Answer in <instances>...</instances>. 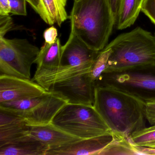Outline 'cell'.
<instances>
[{
  "label": "cell",
  "mask_w": 155,
  "mask_h": 155,
  "mask_svg": "<svg viewBox=\"0 0 155 155\" xmlns=\"http://www.w3.org/2000/svg\"><path fill=\"white\" fill-rule=\"evenodd\" d=\"M10 13L16 15H27L26 0H9Z\"/></svg>",
  "instance_id": "cell-21"
},
{
  "label": "cell",
  "mask_w": 155,
  "mask_h": 155,
  "mask_svg": "<svg viewBox=\"0 0 155 155\" xmlns=\"http://www.w3.org/2000/svg\"><path fill=\"white\" fill-rule=\"evenodd\" d=\"M14 24L12 18L8 16L0 15V38H4L12 29Z\"/></svg>",
  "instance_id": "cell-23"
},
{
  "label": "cell",
  "mask_w": 155,
  "mask_h": 155,
  "mask_svg": "<svg viewBox=\"0 0 155 155\" xmlns=\"http://www.w3.org/2000/svg\"><path fill=\"white\" fill-rule=\"evenodd\" d=\"M128 138L135 146L155 148V125L134 132Z\"/></svg>",
  "instance_id": "cell-19"
},
{
  "label": "cell",
  "mask_w": 155,
  "mask_h": 155,
  "mask_svg": "<svg viewBox=\"0 0 155 155\" xmlns=\"http://www.w3.org/2000/svg\"><path fill=\"white\" fill-rule=\"evenodd\" d=\"M141 12L155 26V0H144Z\"/></svg>",
  "instance_id": "cell-22"
},
{
  "label": "cell",
  "mask_w": 155,
  "mask_h": 155,
  "mask_svg": "<svg viewBox=\"0 0 155 155\" xmlns=\"http://www.w3.org/2000/svg\"></svg>",
  "instance_id": "cell-30"
},
{
  "label": "cell",
  "mask_w": 155,
  "mask_h": 155,
  "mask_svg": "<svg viewBox=\"0 0 155 155\" xmlns=\"http://www.w3.org/2000/svg\"><path fill=\"white\" fill-rule=\"evenodd\" d=\"M49 148L30 134L0 147V155H46Z\"/></svg>",
  "instance_id": "cell-13"
},
{
  "label": "cell",
  "mask_w": 155,
  "mask_h": 155,
  "mask_svg": "<svg viewBox=\"0 0 155 155\" xmlns=\"http://www.w3.org/2000/svg\"><path fill=\"white\" fill-rule=\"evenodd\" d=\"M48 91L29 79L0 76V103L39 97Z\"/></svg>",
  "instance_id": "cell-8"
},
{
  "label": "cell",
  "mask_w": 155,
  "mask_h": 155,
  "mask_svg": "<svg viewBox=\"0 0 155 155\" xmlns=\"http://www.w3.org/2000/svg\"><path fill=\"white\" fill-rule=\"evenodd\" d=\"M144 2V0H121L116 22L117 29L121 30L134 24Z\"/></svg>",
  "instance_id": "cell-15"
},
{
  "label": "cell",
  "mask_w": 155,
  "mask_h": 155,
  "mask_svg": "<svg viewBox=\"0 0 155 155\" xmlns=\"http://www.w3.org/2000/svg\"><path fill=\"white\" fill-rule=\"evenodd\" d=\"M26 39L0 38V76L31 78V69L39 53Z\"/></svg>",
  "instance_id": "cell-6"
},
{
  "label": "cell",
  "mask_w": 155,
  "mask_h": 155,
  "mask_svg": "<svg viewBox=\"0 0 155 155\" xmlns=\"http://www.w3.org/2000/svg\"><path fill=\"white\" fill-rule=\"evenodd\" d=\"M95 88L89 72L54 84L49 91L60 95L68 104L93 106Z\"/></svg>",
  "instance_id": "cell-7"
},
{
  "label": "cell",
  "mask_w": 155,
  "mask_h": 155,
  "mask_svg": "<svg viewBox=\"0 0 155 155\" xmlns=\"http://www.w3.org/2000/svg\"><path fill=\"white\" fill-rule=\"evenodd\" d=\"M51 123L80 139L112 133L93 105L68 103L58 111Z\"/></svg>",
  "instance_id": "cell-5"
},
{
  "label": "cell",
  "mask_w": 155,
  "mask_h": 155,
  "mask_svg": "<svg viewBox=\"0 0 155 155\" xmlns=\"http://www.w3.org/2000/svg\"><path fill=\"white\" fill-rule=\"evenodd\" d=\"M58 30L54 26L47 28L43 33L45 42L50 44L54 43L58 38Z\"/></svg>",
  "instance_id": "cell-25"
},
{
  "label": "cell",
  "mask_w": 155,
  "mask_h": 155,
  "mask_svg": "<svg viewBox=\"0 0 155 155\" xmlns=\"http://www.w3.org/2000/svg\"><path fill=\"white\" fill-rule=\"evenodd\" d=\"M29 134L48 147L49 150L81 139L63 131L51 122L45 125L31 126Z\"/></svg>",
  "instance_id": "cell-12"
},
{
  "label": "cell",
  "mask_w": 155,
  "mask_h": 155,
  "mask_svg": "<svg viewBox=\"0 0 155 155\" xmlns=\"http://www.w3.org/2000/svg\"><path fill=\"white\" fill-rule=\"evenodd\" d=\"M147 120L151 125H155V101L146 103Z\"/></svg>",
  "instance_id": "cell-24"
},
{
  "label": "cell",
  "mask_w": 155,
  "mask_h": 155,
  "mask_svg": "<svg viewBox=\"0 0 155 155\" xmlns=\"http://www.w3.org/2000/svg\"><path fill=\"white\" fill-rule=\"evenodd\" d=\"M31 126L27 123L0 127V147L12 144L29 134Z\"/></svg>",
  "instance_id": "cell-17"
},
{
  "label": "cell",
  "mask_w": 155,
  "mask_h": 155,
  "mask_svg": "<svg viewBox=\"0 0 155 155\" xmlns=\"http://www.w3.org/2000/svg\"><path fill=\"white\" fill-rule=\"evenodd\" d=\"M43 9V20L47 24H57L59 27L68 19L67 0H40Z\"/></svg>",
  "instance_id": "cell-16"
},
{
  "label": "cell",
  "mask_w": 155,
  "mask_h": 155,
  "mask_svg": "<svg viewBox=\"0 0 155 155\" xmlns=\"http://www.w3.org/2000/svg\"><path fill=\"white\" fill-rule=\"evenodd\" d=\"M99 52L91 48L71 31L68 41L62 47L60 67L90 71Z\"/></svg>",
  "instance_id": "cell-9"
},
{
  "label": "cell",
  "mask_w": 155,
  "mask_h": 155,
  "mask_svg": "<svg viewBox=\"0 0 155 155\" xmlns=\"http://www.w3.org/2000/svg\"><path fill=\"white\" fill-rule=\"evenodd\" d=\"M139 155V154L129 138L114 136L113 140L98 154V155Z\"/></svg>",
  "instance_id": "cell-18"
},
{
  "label": "cell",
  "mask_w": 155,
  "mask_h": 155,
  "mask_svg": "<svg viewBox=\"0 0 155 155\" xmlns=\"http://www.w3.org/2000/svg\"><path fill=\"white\" fill-rule=\"evenodd\" d=\"M114 138L112 133L81 139L48 150L46 155H98Z\"/></svg>",
  "instance_id": "cell-11"
},
{
  "label": "cell",
  "mask_w": 155,
  "mask_h": 155,
  "mask_svg": "<svg viewBox=\"0 0 155 155\" xmlns=\"http://www.w3.org/2000/svg\"><path fill=\"white\" fill-rule=\"evenodd\" d=\"M10 13L9 0H0V15L8 16Z\"/></svg>",
  "instance_id": "cell-27"
},
{
  "label": "cell",
  "mask_w": 155,
  "mask_h": 155,
  "mask_svg": "<svg viewBox=\"0 0 155 155\" xmlns=\"http://www.w3.org/2000/svg\"><path fill=\"white\" fill-rule=\"evenodd\" d=\"M62 47L59 38H57L52 44L45 42L40 50L39 53L35 61L37 70L35 72L52 70L61 66Z\"/></svg>",
  "instance_id": "cell-14"
},
{
  "label": "cell",
  "mask_w": 155,
  "mask_h": 155,
  "mask_svg": "<svg viewBox=\"0 0 155 155\" xmlns=\"http://www.w3.org/2000/svg\"><path fill=\"white\" fill-rule=\"evenodd\" d=\"M109 1L112 12L114 14V17L116 19V22H117V18L119 10L121 4V0H109Z\"/></svg>",
  "instance_id": "cell-28"
},
{
  "label": "cell",
  "mask_w": 155,
  "mask_h": 155,
  "mask_svg": "<svg viewBox=\"0 0 155 155\" xmlns=\"http://www.w3.org/2000/svg\"><path fill=\"white\" fill-rule=\"evenodd\" d=\"M95 86L115 88L145 103L155 101V61L121 71L104 72Z\"/></svg>",
  "instance_id": "cell-4"
},
{
  "label": "cell",
  "mask_w": 155,
  "mask_h": 155,
  "mask_svg": "<svg viewBox=\"0 0 155 155\" xmlns=\"http://www.w3.org/2000/svg\"><path fill=\"white\" fill-rule=\"evenodd\" d=\"M134 146L139 155H155V148Z\"/></svg>",
  "instance_id": "cell-29"
},
{
  "label": "cell",
  "mask_w": 155,
  "mask_h": 155,
  "mask_svg": "<svg viewBox=\"0 0 155 155\" xmlns=\"http://www.w3.org/2000/svg\"><path fill=\"white\" fill-rule=\"evenodd\" d=\"M146 104L115 88L96 86L93 106L117 137L128 138L146 127Z\"/></svg>",
  "instance_id": "cell-1"
},
{
  "label": "cell",
  "mask_w": 155,
  "mask_h": 155,
  "mask_svg": "<svg viewBox=\"0 0 155 155\" xmlns=\"http://www.w3.org/2000/svg\"><path fill=\"white\" fill-rule=\"evenodd\" d=\"M26 1L43 20L44 18V14L40 0H26Z\"/></svg>",
  "instance_id": "cell-26"
},
{
  "label": "cell",
  "mask_w": 155,
  "mask_h": 155,
  "mask_svg": "<svg viewBox=\"0 0 155 155\" xmlns=\"http://www.w3.org/2000/svg\"><path fill=\"white\" fill-rule=\"evenodd\" d=\"M70 18L71 31L91 48L107 45L116 22L109 0H74Z\"/></svg>",
  "instance_id": "cell-2"
},
{
  "label": "cell",
  "mask_w": 155,
  "mask_h": 155,
  "mask_svg": "<svg viewBox=\"0 0 155 155\" xmlns=\"http://www.w3.org/2000/svg\"><path fill=\"white\" fill-rule=\"evenodd\" d=\"M68 103L60 95L49 91L34 107L16 114L22 117L29 126L45 125L51 123L58 111Z\"/></svg>",
  "instance_id": "cell-10"
},
{
  "label": "cell",
  "mask_w": 155,
  "mask_h": 155,
  "mask_svg": "<svg viewBox=\"0 0 155 155\" xmlns=\"http://www.w3.org/2000/svg\"><path fill=\"white\" fill-rule=\"evenodd\" d=\"M110 48H105L99 52L90 71L91 80L96 82L108 68L109 58L111 53Z\"/></svg>",
  "instance_id": "cell-20"
},
{
  "label": "cell",
  "mask_w": 155,
  "mask_h": 155,
  "mask_svg": "<svg viewBox=\"0 0 155 155\" xmlns=\"http://www.w3.org/2000/svg\"><path fill=\"white\" fill-rule=\"evenodd\" d=\"M105 48L111 49V52L104 72L121 71L155 61V37L140 27L120 34Z\"/></svg>",
  "instance_id": "cell-3"
}]
</instances>
